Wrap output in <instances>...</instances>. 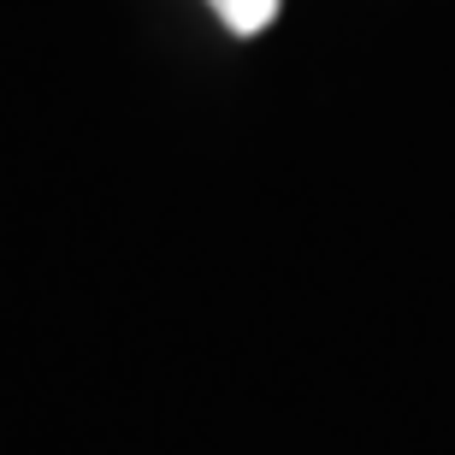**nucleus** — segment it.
I'll list each match as a JSON object with an SVG mask.
<instances>
[{
	"mask_svg": "<svg viewBox=\"0 0 455 455\" xmlns=\"http://www.w3.org/2000/svg\"><path fill=\"white\" fill-rule=\"evenodd\" d=\"M213 12H220V24L231 36H260L278 18V0H207Z\"/></svg>",
	"mask_w": 455,
	"mask_h": 455,
	"instance_id": "obj_1",
	"label": "nucleus"
}]
</instances>
